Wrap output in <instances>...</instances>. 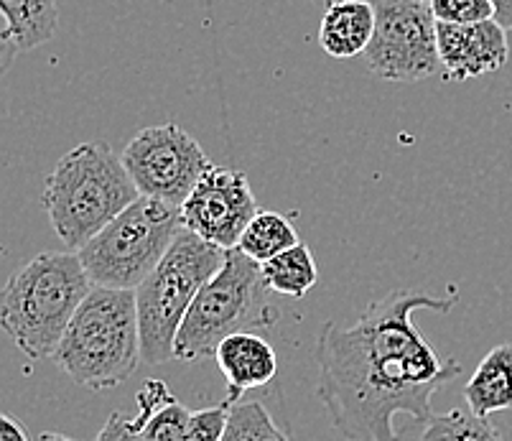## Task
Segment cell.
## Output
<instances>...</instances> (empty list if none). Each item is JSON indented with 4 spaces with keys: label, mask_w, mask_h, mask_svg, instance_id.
Returning a JSON list of instances; mask_svg holds the SVG:
<instances>
[{
    "label": "cell",
    "mask_w": 512,
    "mask_h": 441,
    "mask_svg": "<svg viewBox=\"0 0 512 441\" xmlns=\"http://www.w3.org/2000/svg\"><path fill=\"white\" fill-rule=\"evenodd\" d=\"M449 314L454 299L390 291L367 306L352 327L327 322L316 340L321 403L347 441H400L395 416L428 424L431 398L462 373L456 360H441L413 324V311Z\"/></svg>",
    "instance_id": "cell-1"
},
{
    "label": "cell",
    "mask_w": 512,
    "mask_h": 441,
    "mask_svg": "<svg viewBox=\"0 0 512 441\" xmlns=\"http://www.w3.org/2000/svg\"><path fill=\"white\" fill-rule=\"evenodd\" d=\"M141 197L123 156L105 141L79 143L46 176L41 204L57 238L69 250H82Z\"/></svg>",
    "instance_id": "cell-2"
},
{
    "label": "cell",
    "mask_w": 512,
    "mask_h": 441,
    "mask_svg": "<svg viewBox=\"0 0 512 441\" xmlns=\"http://www.w3.org/2000/svg\"><path fill=\"white\" fill-rule=\"evenodd\" d=\"M92 289L95 283L77 253L46 250L8 278L0 324L29 360H49Z\"/></svg>",
    "instance_id": "cell-3"
},
{
    "label": "cell",
    "mask_w": 512,
    "mask_h": 441,
    "mask_svg": "<svg viewBox=\"0 0 512 441\" xmlns=\"http://www.w3.org/2000/svg\"><path fill=\"white\" fill-rule=\"evenodd\" d=\"M54 362L90 391L123 385L143 362L136 291L95 286L64 332Z\"/></svg>",
    "instance_id": "cell-4"
},
{
    "label": "cell",
    "mask_w": 512,
    "mask_h": 441,
    "mask_svg": "<svg viewBox=\"0 0 512 441\" xmlns=\"http://www.w3.org/2000/svg\"><path fill=\"white\" fill-rule=\"evenodd\" d=\"M263 271L237 248L227 250L225 266L199 291L176 334L174 357L202 362L240 332H258L278 322V309L265 301Z\"/></svg>",
    "instance_id": "cell-5"
},
{
    "label": "cell",
    "mask_w": 512,
    "mask_h": 441,
    "mask_svg": "<svg viewBox=\"0 0 512 441\" xmlns=\"http://www.w3.org/2000/svg\"><path fill=\"white\" fill-rule=\"evenodd\" d=\"M225 255L227 250L181 230L164 261L138 286V324L146 365H164L174 357L176 334L186 311L225 266Z\"/></svg>",
    "instance_id": "cell-6"
},
{
    "label": "cell",
    "mask_w": 512,
    "mask_h": 441,
    "mask_svg": "<svg viewBox=\"0 0 512 441\" xmlns=\"http://www.w3.org/2000/svg\"><path fill=\"white\" fill-rule=\"evenodd\" d=\"M181 230V207L138 197L77 255L95 286L136 291L164 261Z\"/></svg>",
    "instance_id": "cell-7"
},
{
    "label": "cell",
    "mask_w": 512,
    "mask_h": 441,
    "mask_svg": "<svg viewBox=\"0 0 512 441\" xmlns=\"http://www.w3.org/2000/svg\"><path fill=\"white\" fill-rule=\"evenodd\" d=\"M375 34L362 54L377 80L418 82L441 72L439 21L428 0H372Z\"/></svg>",
    "instance_id": "cell-8"
},
{
    "label": "cell",
    "mask_w": 512,
    "mask_h": 441,
    "mask_svg": "<svg viewBox=\"0 0 512 441\" xmlns=\"http://www.w3.org/2000/svg\"><path fill=\"white\" fill-rule=\"evenodd\" d=\"M123 164L141 197L181 207L212 169L204 148L176 123L143 128L123 151Z\"/></svg>",
    "instance_id": "cell-9"
},
{
    "label": "cell",
    "mask_w": 512,
    "mask_h": 441,
    "mask_svg": "<svg viewBox=\"0 0 512 441\" xmlns=\"http://www.w3.org/2000/svg\"><path fill=\"white\" fill-rule=\"evenodd\" d=\"M258 212L248 176L212 166L181 204V225L217 248L232 250Z\"/></svg>",
    "instance_id": "cell-10"
},
{
    "label": "cell",
    "mask_w": 512,
    "mask_h": 441,
    "mask_svg": "<svg viewBox=\"0 0 512 441\" xmlns=\"http://www.w3.org/2000/svg\"><path fill=\"white\" fill-rule=\"evenodd\" d=\"M439 57L441 72L451 82L477 80L482 74L502 69L510 57L507 29L492 21L451 26L439 23Z\"/></svg>",
    "instance_id": "cell-11"
},
{
    "label": "cell",
    "mask_w": 512,
    "mask_h": 441,
    "mask_svg": "<svg viewBox=\"0 0 512 441\" xmlns=\"http://www.w3.org/2000/svg\"><path fill=\"white\" fill-rule=\"evenodd\" d=\"M217 368L225 375L230 406L240 403V396L253 388H263L278 373V357L271 342L255 332L232 334L214 352Z\"/></svg>",
    "instance_id": "cell-12"
},
{
    "label": "cell",
    "mask_w": 512,
    "mask_h": 441,
    "mask_svg": "<svg viewBox=\"0 0 512 441\" xmlns=\"http://www.w3.org/2000/svg\"><path fill=\"white\" fill-rule=\"evenodd\" d=\"M375 34L372 0H342L324 8L319 44L332 59H352L365 54Z\"/></svg>",
    "instance_id": "cell-13"
},
{
    "label": "cell",
    "mask_w": 512,
    "mask_h": 441,
    "mask_svg": "<svg viewBox=\"0 0 512 441\" xmlns=\"http://www.w3.org/2000/svg\"><path fill=\"white\" fill-rule=\"evenodd\" d=\"M0 11L6 18V29H3L6 64L16 54L36 49L57 34V0H0Z\"/></svg>",
    "instance_id": "cell-14"
},
{
    "label": "cell",
    "mask_w": 512,
    "mask_h": 441,
    "mask_svg": "<svg viewBox=\"0 0 512 441\" xmlns=\"http://www.w3.org/2000/svg\"><path fill=\"white\" fill-rule=\"evenodd\" d=\"M464 398L474 416L490 419L492 413L512 408V345H497L482 357L479 368L464 385Z\"/></svg>",
    "instance_id": "cell-15"
},
{
    "label": "cell",
    "mask_w": 512,
    "mask_h": 441,
    "mask_svg": "<svg viewBox=\"0 0 512 441\" xmlns=\"http://www.w3.org/2000/svg\"><path fill=\"white\" fill-rule=\"evenodd\" d=\"M260 271H263L265 289L288 299H304L319 281L314 255L306 243L293 245L286 253L271 258L260 266Z\"/></svg>",
    "instance_id": "cell-16"
},
{
    "label": "cell",
    "mask_w": 512,
    "mask_h": 441,
    "mask_svg": "<svg viewBox=\"0 0 512 441\" xmlns=\"http://www.w3.org/2000/svg\"><path fill=\"white\" fill-rule=\"evenodd\" d=\"M299 232L291 225L286 215H278V212H258L253 217L245 232H242L237 250L245 253L250 261H255L258 266L268 263L276 255L286 253L288 248L299 245Z\"/></svg>",
    "instance_id": "cell-17"
},
{
    "label": "cell",
    "mask_w": 512,
    "mask_h": 441,
    "mask_svg": "<svg viewBox=\"0 0 512 441\" xmlns=\"http://www.w3.org/2000/svg\"><path fill=\"white\" fill-rule=\"evenodd\" d=\"M418 441H505L500 429L487 419H479L472 411H446L436 413L428 421Z\"/></svg>",
    "instance_id": "cell-18"
},
{
    "label": "cell",
    "mask_w": 512,
    "mask_h": 441,
    "mask_svg": "<svg viewBox=\"0 0 512 441\" xmlns=\"http://www.w3.org/2000/svg\"><path fill=\"white\" fill-rule=\"evenodd\" d=\"M189 419H192V411L174 398L146 421L143 436L146 441H186Z\"/></svg>",
    "instance_id": "cell-19"
},
{
    "label": "cell",
    "mask_w": 512,
    "mask_h": 441,
    "mask_svg": "<svg viewBox=\"0 0 512 441\" xmlns=\"http://www.w3.org/2000/svg\"><path fill=\"white\" fill-rule=\"evenodd\" d=\"M436 21L451 23V26H469L495 18V3L492 0H428Z\"/></svg>",
    "instance_id": "cell-20"
},
{
    "label": "cell",
    "mask_w": 512,
    "mask_h": 441,
    "mask_svg": "<svg viewBox=\"0 0 512 441\" xmlns=\"http://www.w3.org/2000/svg\"><path fill=\"white\" fill-rule=\"evenodd\" d=\"M230 408V403L225 401L220 406L192 411L189 429H186V441H222L227 429V419H230Z\"/></svg>",
    "instance_id": "cell-21"
},
{
    "label": "cell",
    "mask_w": 512,
    "mask_h": 441,
    "mask_svg": "<svg viewBox=\"0 0 512 441\" xmlns=\"http://www.w3.org/2000/svg\"><path fill=\"white\" fill-rule=\"evenodd\" d=\"M95 441H146V436H143L141 421L128 419L125 413L115 411L107 416Z\"/></svg>",
    "instance_id": "cell-22"
},
{
    "label": "cell",
    "mask_w": 512,
    "mask_h": 441,
    "mask_svg": "<svg viewBox=\"0 0 512 441\" xmlns=\"http://www.w3.org/2000/svg\"><path fill=\"white\" fill-rule=\"evenodd\" d=\"M0 441H29V434L13 416L0 419Z\"/></svg>",
    "instance_id": "cell-23"
},
{
    "label": "cell",
    "mask_w": 512,
    "mask_h": 441,
    "mask_svg": "<svg viewBox=\"0 0 512 441\" xmlns=\"http://www.w3.org/2000/svg\"><path fill=\"white\" fill-rule=\"evenodd\" d=\"M495 3V21L502 29L512 31V0H492Z\"/></svg>",
    "instance_id": "cell-24"
},
{
    "label": "cell",
    "mask_w": 512,
    "mask_h": 441,
    "mask_svg": "<svg viewBox=\"0 0 512 441\" xmlns=\"http://www.w3.org/2000/svg\"><path fill=\"white\" fill-rule=\"evenodd\" d=\"M39 441H74L64 434H54V431H46V434L39 436Z\"/></svg>",
    "instance_id": "cell-25"
},
{
    "label": "cell",
    "mask_w": 512,
    "mask_h": 441,
    "mask_svg": "<svg viewBox=\"0 0 512 441\" xmlns=\"http://www.w3.org/2000/svg\"><path fill=\"white\" fill-rule=\"evenodd\" d=\"M316 3H321L324 8H329V6H334V3H342V0H316Z\"/></svg>",
    "instance_id": "cell-26"
}]
</instances>
